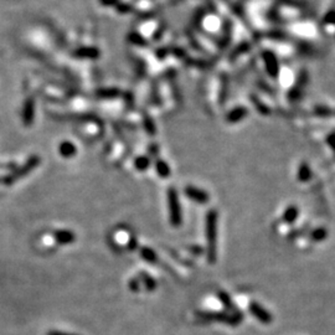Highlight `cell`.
Returning <instances> with one entry per match:
<instances>
[{
	"label": "cell",
	"instance_id": "obj_5",
	"mask_svg": "<svg viewBox=\"0 0 335 335\" xmlns=\"http://www.w3.org/2000/svg\"><path fill=\"white\" fill-rule=\"evenodd\" d=\"M249 312L262 324H269V323H272V319H273L272 314L268 311H266L257 302H252V303L249 304Z\"/></svg>",
	"mask_w": 335,
	"mask_h": 335
},
{
	"label": "cell",
	"instance_id": "obj_20",
	"mask_svg": "<svg viewBox=\"0 0 335 335\" xmlns=\"http://www.w3.org/2000/svg\"><path fill=\"white\" fill-rule=\"evenodd\" d=\"M140 286H142V283H140V281H139V278H138V277H135V278H132L128 283V287H129V290H132V292H139Z\"/></svg>",
	"mask_w": 335,
	"mask_h": 335
},
{
	"label": "cell",
	"instance_id": "obj_18",
	"mask_svg": "<svg viewBox=\"0 0 335 335\" xmlns=\"http://www.w3.org/2000/svg\"><path fill=\"white\" fill-rule=\"evenodd\" d=\"M297 215H298L297 207H295V206H290V207H288L287 211L284 212L283 220L286 221V223H293L295 217H297Z\"/></svg>",
	"mask_w": 335,
	"mask_h": 335
},
{
	"label": "cell",
	"instance_id": "obj_8",
	"mask_svg": "<svg viewBox=\"0 0 335 335\" xmlns=\"http://www.w3.org/2000/svg\"><path fill=\"white\" fill-rule=\"evenodd\" d=\"M54 239L59 245H70L75 242L76 235L71 230H57L54 232Z\"/></svg>",
	"mask_w": 335,
	"mask_h": 335
},
{
	"label": "cell",
	"instance_id": "obj_13",
	"mask_svg": "<svg viewBox=\"0 0 335 335\" xmlns=\"http://www.w3.org/2000/svg\"><path fill=\"white\" fill-rule=\"evenodd\" d=\"M138 278H139L140 283L144 284V287L147 288L149 292H152V290H154L156 288V281L153 278L152 276H149L148 273H145V272H142V273H139V276H138Z\"/></svg>",
	"mask_w": 335,
	"mask_h": 335
},
{
	"label": "cell",
	"instance_id": "obj_1",
	"mask_svg": "<svg viewBox=\"0 0 335 335\" xmlns=\"http://www.w3.org/2000/svg\"><path fill=\"white\" fill-rule=\"evenodd\" d=\"M217 220H219L217 210H209L205 219V235H206L207 244V262L210 265H214L217 258Z\"/></svg>",
	"mask_w": 335,
	"mask_h": 335
},
{
	"label": "cell",
	"instance_id": "obj_12",
	"mask_svg": "<svg viewBox=\"0 0 335 335\" xmlns=\"http://www.w3.org/2000/svg\"><path fill=\"white\" fill-rule=\"evenodd\" d=\"M139 255L140 257L148 263L156 265V263L158 262V256H156V253L154 252L152 248H149V247H142V248L139 249Z\"/></svg>",
	"mask_w": 335,
	"mask_h": 335
},
{
	"label": "cell",
	"instance_id": "obj_10",
	"mask_svg": "<svg viewBox=\"0 0 335 335\" xmlns=\"http://www.w3.org/2000/svg\"><path fill=\"white\" fill-rule=\"evenodd\" d=\"M59 153L60 156H64V158L66 159L72 158V156H75L76 153H77V148H76V145L73 144V143L68 142V140H65V142H62L61 144L59 145Z\"/></svg>",
	"mask_w": 335,
	"mask_h": 335
},
{
	"label": "cell",
	"instance_id": "obj_19",
	"mask_svg": "<svg viewBox=\"0 0 335 335\" xmlns=\"http://www.w3.org/2000/svg\"><path fill=\"white\" fill-rule=\"evenodd\" d=\"M315 114L319 115V117H329V115H332V110L328 107H325V106H318V107H315Z\"/></svg>",
	"mask_w": 335,
	"mask_h": 335
},
{
	"label": "cell",
	"instance_id": "obj_4",
	"mask_svg": "<svg viewBox=\"0 0 335 335\" xmlns=\"http://www.w3.org/2000/svg\"><path fill=\"white\" fill-rule=\"evenodd\" d=\"M39 161H40V159L38 158V156H34V158L30 159L29 161H27L26 164H25L24 166H22L19 170H16V172H14L13 174L9 175V177L5 178V184H13L15 180L20 179V178L25 177L26 174H29L30 172H31L32 169H35L36 166L39 165Z\"/></svg>",
	"mask_w": 335,
	"mask_h": 335
},
{
	"label": "cell",
	"instance_id": "obj_26",
	"mask_svg": "<svg viewBox=\"0 0 335 335\" xmlns=\"http://www.w3.org/2000/svg\"><path fill=\"white\" fill-rule=\"evenodd\" d=\"M129 248H131L132 251L137 248V241H135V239L129 240Z\"/></svg>",
	"mask_w": 335,
	"mask_h": 335
},
{
	"label": "cell",
	"instance_id": "obj_21",
	"mask_svg": "<svg viewBox=\"0 0 335 335\" xmlns=\"http://www.w3.org/2000/svg\"><path fill=\"white\" fill-rule=\"evenodd\" d=\"M323 22L327 25H335V10L328 11V13L325 14Z\"/></svg>",
	"mask_w": 335,
	"mask_h": 335
},
{
	"label": "cell",
	"instance_id": "obj_3",
	"mask_svg": "<svg viewBox=\"0 0 335 335\" xmlns=\"http://www.w3.org/2000/svg\"><path fill=\"white\" fill-rule=\"evenodd\" d=\"M168 207H169V220L173 227H180L182 225V210L179 196L174 188L168 190Z\"/></svg>",
	"mask_w": 335,
	"mask_h": 335
},
{
	"label": "cell",
	"instance_id": "obj_15",
	"mask_svg": "<svg viewBox=\"0 0 335 335\" xmlns=\"http://www.w3.org/2000/svg\"><path fill=\"white\" fill-rule=\"evenodd\" d=\"M22 118H24L25 124L31 123V119L34 118V101H32V99H29V101H26V103H25Z\"/></svg>",
	"mask_w": 335,
	"mask_h": 335
},
{
	"label": "cell",
	"instance_id": "obj_9",
	"mask_svg": "<svg viewBox=\"0 0 335 335\" xmlns=\"http://www.w3.org/2000/svg\"><path fill=\"white\" fill-rule=\"evenodd\" d=\"M217 298H219V300L221 302V304H223L226 312H228V313H233V314L241 313V312L235 307V304L232 303V299H231V297L226 292H223V290L217 293Z\"/></svg>",
	"mask_w": 335,
	"mask_h": 335
},
{
	"label": "cell",
	"instance_id": "obj_23",
	"mask_svg": "<svg viewBox=\"0 0 335 335\" xmlns=\"http://www.w3.org/2000/svg\"><path fill=\"white\" fill-rule=\"evenodd\" d=\"M46 335H78V334H73V333L61 332V330H48V332L46 333Z\"/></svg>",
	"mask_w": 335,
	"mask_h": 335
},
{
	"label": "cell",
	"instance_id": "obj_11",
	"mask_svg": "<svg viewBox=\"0 0 335 335\" xmlns=\"http://www.w3.org/2000/svg\"><path fill=\"white\" fill-rule=\"evenodd\" d=\"M247 115V110L245 107H237L235 110L231 111L227 115L228 123H237V122L242 121Z\"/></svg>",
	"mask_w": 335,
	"mask_h": 335
},
{
	"label": "cell",
	"instance_id": "obj_16",
	"mask_svg": "<svg viewBox=\"0 0 335 335\" xmlns=\"http://www.w3.org/2000/svg\"><path fill=\"white\" fill-rule=\"evenodd\" d=\"M134 166H135V169L139 170V172H145V170L150 166V158H148V156H138V158L135 159V161H134Z\"/></svg>",
	"mask_w": 335,
	"mask_h": 335
},
{
	"label": "cell",
	"instance_id": "obj_17",
	"mask_svg": "<svg viewBox=\"0 0 335 335\" xmlns=\"http://www.w3.org/2000/svg\"><path fill=\"white\" fill-rule=\"evenodd\" d=\"M311 177L312 172L311 169H309L308 164L303 163L302 165H299V169H298V179L302 180V181H307Z\"/></svg>",
	"mask_w": 335,
	"mask_h": 335
},
{
	"label": "cell",
	"instance_id": "obj_22",
	"mask_svg": "<svg viewBox=\"0 0 335 335\" xmlns=\"http://www.w3.org/2000/svg\"><path fill=\"white\" fill-rule=\"evenodd\" d=\"M300 96H302V89H300L299 86L294 87V89H292L290 91V98L292 99V101H297Z\"/></svg>",
	"mask_w": 335,
	"mask_h": 335
},
{
	"label": "cell",
	"instance_id": "obj_24",
	"mask_svg": "<svg viewBox=\"0 0 335 335\" xmlns=\"http://www.w3.org/2000/svg\"><path fill=\"white\" fill-rule=\"evenodd\" d=\"M325 235H327V233H325L324 230H316V232L314 233L313 237L316 240H322V239H324Z\"/></svg>",
	"mask_w": 335,
	"mask_h": 335
},
{
	"label": "cell",
	"instance_id": "obj_6",
	"mask_svg": "<svg viewBox=\"0 0 335 335\" xmlns=\"http://www.w3.org/2000/svg\"><path fill=\"white\" fill-rule=\"evenodd\" d=\"M185 195L188 196L190 200H193L194 202L200 205H205L209 202L210 195L202 189L195 188V186H186L185 188Z\"/></svg>",
	"mask_w": 335,
	"mask_h": 335
},
{
	"label": "cell",
	"instance_id": "obj_25",
	"mask_svg": "<svg viewBox=\"0 0 335 335\" xmlns=\"http://www.w3.org/2000/svg\"><path fill=\"white\" fill-rule=\"evenodd\" d=\"M328 144L332 147V149L335 152V134H330L328 137Z\"/></svg>",
	"mask_w": 335,
	"mask_h": 335
},
{
	"label": "cell",
	"instance_id": "obj_2",
	"mask_svg": "<svg viewBox=\"0 0 335 335\" xmlns=\"http://www.w3.org/2000/svg\"><path fill=\"white\" fill-rule=\"evenodd\" d=\"M196 316L199 319L205 320V322H219L225 323V324L231 325V327H236L242 322L244 314H233L228 313V312H204L198 311L196 312Z\"/></svg>",
	"mask_w": 335,
	"mask_h": 335
},
{
	"label": "cell",
	"instance_id": "obj_7",
	"mask_svg": "<svg viewBox=\"0 0 335 335\" xmlns=\"http://www.w3.org/2000/svg\"><path fill=\"white\" fill-rule=\"evenodd\" d=\"M262 57L263 61H265V66L268 75L271 76V77H277L279 73V64L276 55L272 51H265L262 54Z\"/></svg>",
	"mask_w": 335,
	"mask_h": 335
},
{
	"label": "cell",
	"instance_id": "obj_14",
	"mask_svg": "<svg viewBox=\"0 0 335 335\" xmlns=\"http://www.w3.org/2000/svg\"><path fill=\"white\" fill-rule=\"evenodd\" d=\"M156 170L160 178H169L170 174H172L169 165H168L163 159H158V160H156Z\"/></svg>",
	"mask_w": 335,
	"mask_h": 335
}]
</instances>
